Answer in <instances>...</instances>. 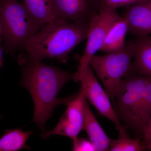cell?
Wrapping results in <instances>:
<instances>
[{
	"label": "cell",
	"instance_id": "obj_22",
	"mask_svg": "<svg viewBox=\"0 0 151 151\" xmlns=\"http://www.w3.org/2000/svg\"><path fill=\"white\" fill-rule=\"evenodd\" d=\"M3 50L0 46V68L3 66L4 64V58H3Z\"/></svg>",
	"mask_w": 151,
	"mask_h": 151
},
{
	"label": "cell",
	"instance_id": "obj_15",
	"mask_svg": "<svg viewBox=\"0 0 151 151\" xmlns=\"http://www.w3.org/2000/svg\"><path fill=\"white\" fill-rule=\"evenodd\" d=\"M24 4L33 19L41 25L52 19L53 0H23Z\"/></svg>",
	"mask_w": 151,
	"mask_h": 151
},
{
	"label": "cell",
	"instance_id": "obj_21",
	"mask_svg": "<svg viewBox=\"0 0 151 151\" xmlns=\"http://www.w3.org/2000/svg\"><path fill=\"white\" fill-rule=\"evenodd\" d=\"M142 144L145 150H151V134L148 137L144 140V143Z\"/></svg>",
	"mask_w": 151,
	"mask_h": 151
},
{
	"label": "cell",
	"instance_id": "obj_8",
	"mask_svg": "<svg viewBox=\"0 0 151 151\" xmlns=\"http://www.w3.org/2000/svg\"><path fill=\"white\" fill-rule=\"evenodd\" d=\"M79 81L86 99L98 113L115 124L119 131V136L127 134L125 128L113 108L111 99L99 83L89 64L81 74Z\"/></svg>",
	"mask_w": 151,
	"mask_h": 151
},
{
	"label": "cell",
	"instance_id": "obj_10",
	"mask_svg": "<svg viewBox=\"0 0 151 151\" xmlns=\"http://www.w3.org/2000/svg\"><path fill=\"white\" fill-rule=\"evenodd\" d=\"M124 17L128 32L136 38L151 34V8L148 1L127 7Z\"/></svg>",
	"mask_w": 151,
	"mask_h": 151
},
{
	"label": "cell",
	"instance_id": "obj_3",
	"mask_svg": "<svg viewBox=\"0 0 151 151\" xmlns=\"http://www.w3.org/2000/svg\"><path fill=\"white\" fill-rule=\"evenodd\" d=\"M0 24L3 51L12 56L22 50L28 40L44 27L17 0H0Z\"/></svg>",
	"mask_w": 151,
	"mask_h": 151
},
{
	"label": "cell",
	"instance_id": "obj_1",
	"mask_svg": "<svg viewBox=\"0 0 151 151\" xmlns=\"http://www.w3.org/2000/svg\"><path fill=\"white\" fill-rule=\"evenodd\" d=\"M22 66L21 86L29 92L34 105L33 121L42 134L47 121L59 105L60 91L68 82L73 80L74 73L45 64L42 61L19 63Z\"/></svg>",
	"mask_w": 151,
	"mask_h": 151
},
{
	"label": "cell",
	"instance_id": "obj_18",
	"mask_svg": "<svg viewBox=\"0 0 151 151\" xmlns=\"http://www.w3.org/2000/svg\"><path fill=\"white\" fill-rule=\"evenodd\" d=\"M103 9H116L122 7H128L137 4L146 2L150 0H98Z\"/></svg>",
	"mask_w": 151,
	"mask_h": 151
},
{
	"label": "cell",
	"instance_id": "obj_25",
	"mask_svg": "<svg viewBox=\"0 0 151 151\" xmlns=\"http://www.w3.org/2000/svg\"><path fill=\"white\" fill-rule=\"evenodd\" d=\"M1 116H0V119H1Z\"/></svg>",
	"mask_w": 151,
	"mask_h": 151
},
{
	"label": "cell",
	"instance_id": "obj_13",
	"mask_svg": "<svg viewBox=\"0 0 151 151\" xmlns=\"http://www.w3.org/2000/svg\"><path fill=\"white\" fill-rule=\"evenodd\" d=\"M127 32L128 26L127 21L124 17H122L108 33L100 51L110 53L124 48L126 44L125 39Z\"/></svg>",
	"mask_w": 151,
	"mask_h": 151
},
{
	"label": "cell",
	"instance_id": "obj_5",
	"mask_svg": "<svg viewBox=\"0 0 151 151\" xmlns=\"http://www.w3.org/2000/svg\"><path fill=\"white\" fill-rule=\"evenodd\" d=\"M147 79V76L130 72L124 78L115 97L114 104L118 117L134 134Z\"/></svg>",
	"mask_w": 151,
	"mask_h": 151
},
{
	"label": "cell",
	"instance_id": "obj_7",
	"mask_svg": "<svg viewBox=\"0 0 151 151\" xmlns=\"http://www.w3.org/2000/svg\"><path fill=\"white\" fill-rule=\"evenodd\" d=\"M86 100L84 91L80 86L79 91L72 96L60 100V104L66 105V111L53 129L42 135L45 139L52 135H60L70 138L73 142L78 138L84 129V106Z\"/></svg>",
	"mask_w": 151,
	"mask_h": 151
},
{
	"label": "cell",
	"instance_id": "obj_20",
	"mask_svg": "<svg viewBox=\"0 0 151 151\" xmlns=\"http://www.w3.org/2000/svg\"><path fill=\"white\" fill-rule=\"evenodd\" d=\"M151 134V116L146 125L144 135V140L148 137Z\"/></svg>",
	"mask_w": 151,
	"mask_h": 151
},
{
	"label": "cell",
	"instance_id": "obj_24",
	"mask_svg": "<svg viewBox=\"0 0 151 151\" xmlns=\"http://www.w3.org/2000/svg\"><path fill=\"white\" fill-rule=\"evenodd\" d=\"M148 3L149 5L150 6L151 8V0H150V1H148Z\"/></svg>",
	"mask_w": 151,
	"mask_h": 151
},
{
	"label": "cell",
	"instance_id": "obj_6",
	"mask_svg": "<svg viewBox=\"0 0 151 151\" xmlns=\"http://www.w3.org/2000/svg\"><path fill=\"white\" fill-rule=\"evenodd\" d=\"M121 18L116 10L113 9H103L92 17L89 23L86 47L79 61L78 70L74 73L73 80L76 82L79 81L90 60L100 50L108 33Z\"/></svg>",
	"mask_w": 151,
	"mask_h": 151
},
{
	"label": "cell",
	"instance_id": "obj_16",
	"mask_svg": "<svg viewBox=\"0 0 151 151\" xmlns=\"http://www.w3.org/2000/svg\"><path fill=\"white\" fill-rule=\"evenodd\" d=\"M148 77V76H147ZM151 116V77H148L147 81L138 111L137 129L135 134L140 140L144 137L147 123Z\"/></svg>",
	"mask_w": 151,
	"mask_h": 151
},
{
	"label": "cell",
	"instance_id": "obj_19",
	"mask_svg": "<svg viewBox=\"0 0 151 151\" xmlns=\"http://www.w3.org/2000/svg\"><path fill=\"white\" fill-rule=\"evenodd\" d=\"M73 142V151H96L94 146L89 140L78 138Z\"/></svg>",
	"mask_w": 151,
	"mask_h": 151
},
{
	"label": "cell",
	"instance_id": "obj_17",
	"mask_svg": "<svg viewBox=\"0 0 151 151\" xmlns=\"http://www.w3.org/2000/svg\"><path fill=\"white\" fill-rule=\"evenodd\" d=\"M145 150L139 139H132L128 134L119 136L117 139H111L109 151H140Z\"/></svg>",
	"mask_w": 151,
	"mask_h": 151
},
{
	"label": "cell",
	"instance_id": "obj_14",
	"mask_svg": "<svg viewBox=\"0 0 151 151\" xmlns=\"http://www.w3.org/2000/svg\"><path fill=\"white\" fill-rule=\"evenodd\" d=\"M33 133L31 131L24 132L21 129L6 130L5 133L0 138V151L29 150L30 147L26 145V143Z\"/></svg>",
	"mask_w": 151,
	"mask_h": 151
},
{
	"label": "cell",
	"instance_id": "obj_11",
	"mask_svg": "<svg viewBox=\"0 0 151 151\" xmlns=\"http://www.w3.org/2000/svg\"><path fill=\"white\" fill-rule=\"evenodd\" d=\"M84 129L96 151H109L111 139L107 136L90 109L87 99L84 106Z\"/></svg>",
	"mask_w": 151,
	"mask_h": 151
},
{
	"label": "cell",
	"instance_id": "obj_2",
	"mask_svg": "<svg viewBox=\"0 0 151 151\" xmlns=\"http://www.w3.org/2000/svg\"><path fill=\"white\" fill-rule=\"evenodd\" d=\"M89 30V25L53 19L28 40L19 63L39 62L47 58L67 63L69 53L87 38Z\"/></svg>",
	"mask_w": 151,
	"mask_h": 151
},
{
	"label": "cell",
	"instance_id": "obj_9",
	"mask_svg": "<svg viewBox=\"0 0 151 151\" xmlns=\"http://www.w3.org/2000/svg\"><path fill=\"white\" fill-rule=\"evenodd\" d=\"M101 10L98 0H53L52 19L89 25L92 17Z\"/></svg>",
	"mask_w": 151,
	"mask_h": 151
},
{
	"label": "cell",
	"instance_id": "obj_4",
	"mask_svg": "<svg viewBox=\"0 0 151 151\" xmlns=\"http://www.w3.org/2000/svg\"><path fill=\"white\" fill-rule=\"evenodd\" d=\"M135 47V40H132L126 43L121 50L101 56L94 55L89 63L102 81L113 104L122 81L126 76L132 72Z\"/></svg>",
	"mask_w": 151,
	"mask_h": 151
},
{
	"label": "cell",
	"instance_id": "obj_23",
	"mask_svg": "<svg viewBox=\"0 0 151 151\" xmlns=\"http://www.w3.org/2000/svg\"><path fill=\"white\" fill-rule=\"evenodd\" d=\"M2 40L1 27V24H0V46H1V41Z\"/></svg>",
	"mask_w": 151,
	"mask_h": 151
},
{
	"label": "cell",
	"instance_id": "obj_12",
	"mask_svg": "<svg viewBox=\"0 0 151 151\" xmlns=\"http://www.w3.org/2000/svg\"><path fill=\"white\" fill-rule=\"evenodd\" d=\"M135 41L132 72L151 77V36L147 35L137 37Z\"/></svg>",
	"mask_w": 151,
	"mask_h": 151
}]
</instances>
